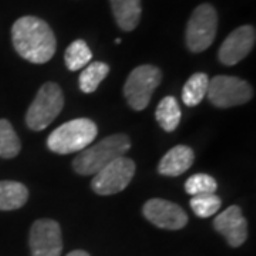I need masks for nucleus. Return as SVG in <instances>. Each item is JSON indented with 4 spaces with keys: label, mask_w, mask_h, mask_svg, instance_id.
I'll use <instances>...</instances> for the list:
<instances>
[{
    "label": "nucleus",
    "mask_w": 256,
    "mask_h": 256,
    "mask_svg": "<svg viewBox=\"0 0 256 256\" xmlns=\"http://www.w3.org/2000/svg\"><path fill=\"white\" fill-rule=\"evenodd\" d=\"M144 216L156 228L180 230L186 226V212L174 202L165 200H150L144 205Z\"/></svg>",
    "instance_id": "10"
},
{
    "label": "nucleus",
    "mask_w": 256,
    "mask_h": 256,
    "mask_svg": "<svg viewBox=\"0 0 256 256\" xmlns=\"http://www.w3.org/2000/svg\"><path fill=\"white\" fill-rule=\"evenodd\" d=\"M218 30V13L212 4H201L194 10L186 26V46L192 53L208 50Z\"/></svg>",
    "instance_id": "6"
},
{
    "label": "nucleus",
    "mask_w": 256,
    "mask_h": 256,
    "mask_svg": "<svg viewBox=\"0 0 256 256\" xmlns=\"http://www.w3.org/2000/svg\"><path fill=\"white\" fill-rule=\"evenodd\" d=\"M136 174V164L132 160L121 156L112 161L98 174L94 175L92 182V191L102 196L122 192L132 181Z\"/></svg>",
    "instance_id": "8"
},
{
    "label": "nucleus",
    "mask_w": 256,
    "mask_h": 256,
    "mask_svg": "<svg viewBox=\"0 0 256 256\" xmlns=\"http://www.w3.org/2000/svg\"><path fill=\"white\" fill-rule=\"evenodd\" d=\"M162 82V73L156 66H140L128 76L124 96L132 110H146L156 87Z\"/></svg>",
    "instance_id": "5"
},
{
    "label": "nucleus",
    "mask_w": 256,
    "mask_h": 256,
    "mask_svg": "<svg viewBox=\"0 0 256 256\" xmlns=\"http://www.w3.org/2000/svg\"><path fill=\"white\" fill-rule=\"evenodd\" d=\"M92 53L84 40H76L66 50L64 62L70 72H78L92 63Z\"/></svg>",
    "instance_id": "19"
},
{
    "label": "nucleus",
    "mask_w": 256,
    "mask_h": 256,
    "mask_svg": "<svg viewBox=\"0 0 256 256\" xmlns=\"http://www.w3.org/2000/svg\"><path fill=\"white\" fill-rule=\"evenodd\" d=\"M22 144L8 120H0V158L12 160L18 156Z\"/></svg>",
    "instance_id": "20"
},
{
    "label": "nucleus",
    "mask_w": 256,
    "mask_h": 256,
    "mask_svg": "<svg viewBox=\"0 0 256 256\" xmlns=\"http://www.w3.org/2000/svg\"><path fill=\"white\" fill-rule=\"evenodd\" d=\"M67 256H90L86 250H73V252H70Z\"/></svg>",
    "instance_id": "23"
},
{
    "label": "nucleus",
    "mask_w": 256,
    "mask_h": 256,
    "mask_svg": "<svg viewBox=\"0 0 256 256\" xmlns=\"http://www.w3.org/2000/svg\"><path fill=\"white\" fill-rule=\"evenodd\" d=\"M214 226L232 248L242 246L246 242L248 220L238 205H232L220 214L214 220Z\"/></svg>",
    "instance_id": "12"
},
{
    "label": "nucleus",
    "mask_w": 256,
    "mask_h": 256,
    "mask_svg": "<svg viewBox=\"0 0 256 256\" xmlns=\"http://www.w3.org/2000/svg\"><path fill=\"white\" fill-rule=\"evenodd\" d=\"M28 200L26 185L16 181H0V210H16L23 208Z\"/></svg>",
    "instance_id": "15"
},
{
    "label": "nucleus",
    "mask_w": 256,
    "mask_h": 256,
    "mask_svg": "<svg viewBox=\"0 0 256 256\" xmlns=\"http://www.w3.org/2000/svg\"><path fill=\"white\" fill-rule=\"evenodd\" d=\"M32 256H60L63 235L60 225L53 220H38L30 229Z\"/></svg>",
    "instance_id": "9"
},
{
    "label": "nucleus",
    "mask_w": 256,
    "mask_h": 256,
    "mask_svg": "<svg viewBox=\"0 0 256 256\" xmlns=\"http://www.w3.org/2000/svg\"><path fill=\"white\" fill-rule=\"evenodd\" d=\"M98 136L96 122L88 118H77L68 121L54 130L47 138V146L50 151L60 156H68L82 152L94 142Z\"/></svg>",
    "instance_id": "3"
},
{
    "label": "nucleus",
    "mask_w": 256,
    "mask_h": 256,
    "mask_svg": "<svg viewBox=\"0 0 256 256\" xmlns=\"http://www.w3.org/2000/svg\"><path fill=\"white\" fill-rule=\"evenodd\" d=\"M12 40L20 57L33 64H46L56 53L54 32L44 20L34 16L20 18L12 28Z\"/></svg>",
    "instance_id": "1"
},
{
    "label": "nucleus",
    "mask_w": 256,
    "mask_h": 256,
    "mask_svg": "<svg viewBox=\"0 0 256 256\" xmlns=\"http://www.w3.org/2000/svg\"><path fill=\"white\" fill-rule=\"evenodd\" d=\"M181 108L175 97H165L156 107V118L161 128L166 132H174L181 122Z\"/></svg>",
    "instance_id": "16"
},
{
    "label": "nucleus",
    "mask_w": 256,
    "mask_h": 256,
    "mask_svg": "<svg viewBox=\"0 0 256 256\" xmlns=\"http://www.w3.org/2000/svg\"><path fill=\"white\" fill-rule=\"evenodd\" d=\"M256 32L254 26H242L234 30L220 48V62L235 66L242 62L255 47Z\"/></svg>",
    "instance_id": "11"
},
{
    "label": "nucleus",
    "mask_w": 256,
    "mask_h": 256,
    "mask_svg": "<svg viewBox=\"0 0 256 256\" xmlns=\"http://www.w3.org/2000/svg\"><path fill=\"white\" fill-rule=\"evenodd\" d=\"M195 154L190 146H176L170 150L158 165V172L164 176H180L194 164Z\"/></svg>",
    "instance_id": "13"
},
{
    "label": "nucleus",
    "mask_w": 256,
    "mask_h": 256,
    "mask_svg": "<svg viewBox=\"0 0 256 256\" xmlns=\"http://www.w3.org/2000/svg\"><path fill=\"white\" fill-rule=\"evenodd\" d=\"M110 74V66L100 62H94L90 63L87 67H84V70L80 74V90L86 94H92L94 92L101 82H104V78Z\"/></svg>",
    "instance_id": "18"
},
{
    "label": "nucleus",
    "mask_w": 256,
    "mask_h": 256,
    "mask_svg": "<svg viewBox=\"0 0 256 256\" xmlns=\"http://www.w3.org/2000/svg\"><path fill=\"white\" fill-rule=\"evenodd\" d=\"M111 9L118 28L124 32H132L140 24L142 6L141 0H110Z\"/></svg>",
    "instance_id": "14"
},
{
    "label": "nucleus",
    "mask_w": 256,
    "mask_h": 256,
    "mask_svg": "<svg viewBox=\"0 0 256 256\" xmlns=\"http://www.w3.org/2000/svg\"><path fill=\"white\" fill-rule=\"evenodd\" d=\"M206 97L220 108H230L246 104L254 97V88L242 78L229 77V76H216L210 78V87Z\"/></svg>",
    "instance_id": "7"
},
{
    "label": "nucleus",
    "mask_w": 256,
    "mask_h": 256,
    "mask_svg": "<svg viewBox=\"0 0 256 256\" xmlns=\"http://www.w3.org/2000/svg\"><path fill=\"white\" fill-rule=\"evenodd\" d=\"M218 190V182L208 174H195L185 182V191L192 196L204 194H215Z\"/></svg>",
    "instance_id": "22"
},
{
    "label": "nucleus",
    "mask_w": 256,
    "mask_h": 256,
    "mask_svg": "<svg viewBox=\"0 0 256 256\" xmlns=\"http://www.w3.org/2000/svg\"><path fill=\"white\" fill-rule=\"evenodd\" d=\"M64 107V94L56 82H46L38 92L36 98L32 102L28 114L26 122L30 130L33 131H43L46 130Z\"/></svg>",
    "instance_id": "4"
},
{
    "label": "nucleus",
    "mask_w": 256,
    "mask_h": 256,
    "mask_svg": "<svg viewBox=\"0 0 256 256\" xmlns=\"http://www.w3.org/2000/svg\"><path fill=\"white\" fill-rule=\"evenodd\" d=\"M210 87V77L205 73H196L185 82L182 90V101L186 107H196L206 97Z\"/></svg>",
    "instance_id": "17"
},
{
    "label": "nucleus",
    "mask_w": 256,
    "mask_h": 256,
    "mask_svg": "<svg viewBox=\"0 0 256 256\" xmlns=\"http://www.w3.org/2000/svg\"><path fill=\"white\" fill-rule=\"evenodd\" d=\"M191 208L194 214L200 218H210L216 215V212L220 210L222 201L216 194H204L192 196Z\"/></svg>",
    "instance_id": "21"
},
{
    "label": "nucleus",
    "mask_w": 256,
    "mask_h": 256,
    "mask_svg": "<svg viewBox=\"0 0 256 256\" xmlns=\"http://www.w3.org/2000/svg\"><path fill=\"white\" fill-rule=\"evenodd\" d=\"M131 141L126 134H116L104 138L98 144L87 146L74 160L73 166L80 175H96L112 161L126 156Z\"/></svg>",
    "instance_id": "2"
}]
</instances>
